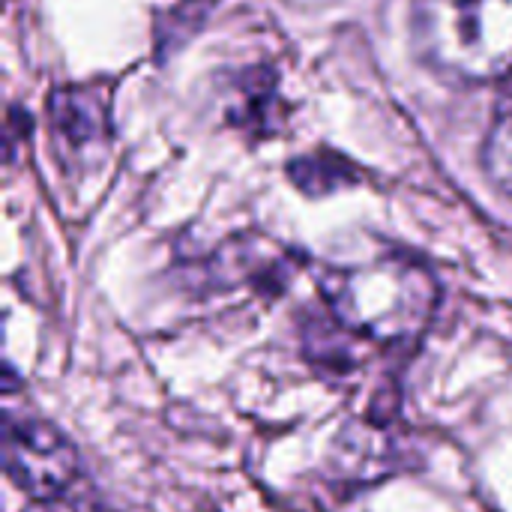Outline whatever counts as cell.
Listing matches in <instances>:
<instances>
[{
	"label": "cell",
	"mask_w": 512,
	"mask_h": 512,
	"mask_svg": "<svg viewBox=\"0 0 512 512\" xmlns=\"http://www.w3.org/2000/svg\"><path fill=\"white\" fill-rule=\"evenodd\" d=\"M333 321L375 345L417 342L438 309L435 276L408 255H381L336 267L321 279Z\"/></svg>",
	"instance_id": "1"
},
{
	"label": "cell",
	"mask_w": 512,
	"mask_h": 512,
	"mask_svg": "<svg viewBox=\"0 0 512 512\" xmlns=\"http://www.w3.org/2000/svg\"><path fill=\"white\" fill-rule=\"evenodd\" d=\"M414 42L438 72L486 84L512 75V0H417Z\"/></svg>",
	"instance_id": "2"
},
{
	"label": "cell",
	"mask_w": 512,
	"mask_h": 512,
	"mask_svg": "<svg viewBox=\"0 0 512 512\" xmlns=\"http://www.w3.org/2000/svg\"><path fill=\"white\" fill-rule=\"evenodd\" d=\"M102 117L96 111V102L87 93H57L54 99V126L63 141H72L75 147H84L87 141H96Z\"/></svg>",
	"instance_id": "4"
},
{
	"label": "cell",
	"mask_w": 512,
	"mask_h": 512,
	"mask_svg": "<svg viewBox=\"0 0 512 512\" xmlns=\"http://www.w3.org/2000/svg\"><path fill=\"white\" fill-rule=\"evenodd\" d=\"M483 165L489 180L512 198V96L498 108L489 135H486V147H483Z\"/></svg>",
	"instance_id": "5"
},
{
	"label": "cell",
	"mask_w": 512,
	"mask_h": 512,
	"mask_svg": "<svg viewBox=\"0 0 512 512\" xmlns=\"http://www.w3.org/2000/svg\"><path fill=\"white\" fill-rule=\"evenodd\" d=\"M3 465L9 480L36 501L63 498L78 477L75 447L42 420L3 423Z\"/></svg>",
	"instance_id": "3"
}]
</instances>
